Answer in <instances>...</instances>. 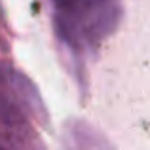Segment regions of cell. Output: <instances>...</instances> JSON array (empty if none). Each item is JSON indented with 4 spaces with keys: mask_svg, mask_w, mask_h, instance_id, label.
Returning a JSON list of instances; mask_svg holds the SVG:
<instances>
[{
    "mask_svg": "<svg viewBox=\"0 0 150 150\" xmlns=\"http://www.w3.org/2000/svg\"><path fill=\"white\" fill-rule=\"evenodd\" d=\"M10 86H11V89H13V95H15V99H17V103L21 105V108L27 110L30 116L36 118L40 125L50 127L48 110H46V105H44V101H42L40 91H38V88L34 86V82L30 80L25 72L11 69Z\"/></svg>",
    "mask_w": 150,
    "mask_h": 150,
    "instance_id": "1",
    "label": "cell"
},
{
    "mask_svg": "<svg viewBox=\"0 0 150 150\" xmlns=\"http://www.w3.org/2000/svg\"><path fill=\"white\" fill-rule=\"evenodd\" d=\"M0 124L10 129H21L27 125L25 110L4 88L0 89Z\"/></svg>",
    "mask_w": 150,
    "mask_h": 150,
    "instance_id": "2",
    "label": "cell"
},
{
    "mask_svg": "<svg viewBox=\"0 0 150 150\" xmlns=\"http://www.w3.org/2000/svg\"><path fill=\"white\" fill-rule=\"evenodd\" d=\"M10 72H11V69L4 61H0V89L4 88L6 82H10Z\"/></svg>",
    "mask_w": 150,
    "mask_h": 150,
    "instance_id": "3",
    "label": "cell"
},
{
    "mask_svg": "<svg viewBox=\"0 0 150 150\" xmlns=\"http://www.w3.org/2000/svg\"><path fill=\"white\" fill-rule=\"evenodd\" d=\"M0 150H10V148H6L4 144H0Z\"/></svg>",
    "mask_w": 150,
    "mask_h": 150,
    "instance_id": "4",
    "label": "cell"
}]
</instances>
